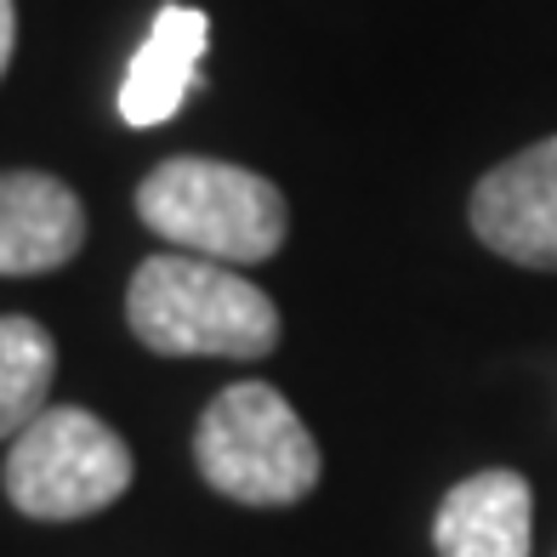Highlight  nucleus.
<instances>
[{"instance_id":"8","label":"nucleus","mask_w":557,"mask_h":557,"mask_svg":"<svg viewBox=\"0 0 557 557\" xmlns=\"http://www.w3.org/2000/svg\"><path fill=\"white\" fill-rule=\"evenodd\" d=\"M529 518H535L529 484L495 467L444 495L433 541L438 557H529Z\"/></svg>"},{"instance_id":"6","label":"nucleus","mask_w":557,"mask_h":557,"mask_svg":"<svg viewBox=\"0 0 557 557\" xmlns=\"http://www.w3.org/2000/svg\"><path fill=\"white\" fill-rule=\"evenodd\" d=\"M86 245L81 194L52 171H0V273H52Z\"/></svg>"},{"instance_id":"5","label":"nucleus","mask_w":557,"mask_h":557,"mask_svg":"<svg viewBox=\"0 0 557 557\" xmlns=\"http://www.w3.org/2000/svg\"><path fill=\"white\" fill-rule=\"evenodd\" d=\"M472 234L518 268H557V137L512 154L472 188Z\"/></svg>"},{"instance_id":"4","label":"nucleus","mask_w":557,"mask_h":557,"mask_svg":"<svg viewBox=\"0 0 557 557\" xmlns=\"http://www.w3.org/2000/svg\"><path fill=\"white\" fill-rule=\"evenodd\" d=\"M132 490V449L81 404H46L7 455V495L23 518L69 523Z\"/></svg>"},{"instance_id":"7","label":"nucleus","mask_w":557,"mask_h":557,"mask_svg":"<svg viewBox=\"0 0 557 557\" xmlns=\"http://www.w3.org/2000/svg\"><path fill=\"white\" fill-rule=\"evenodd\" d=\"M206 40H211V23L194 7H165L154 17V29H148V40L137 46V58L120 81L125 125L148 132V125H165L188 103V91L199 81V58H206Z\"/></svg>"},{"instance_id":"3","label":"nucleus","mask_w":557,"mask_h":557,"mask_svg":"<svg viewBox=\"0 0 557 557\" xmlns=\"http://www.w3.org/2000/svg\"><path fill=\"white\" fill-rule=\"evenodd\" d=\"M194 461L216 495L245 506H290L319 484V444L268 382H234L206 404Z\"/></svg>"},{"instance_id":"1","label":"nucleus","mask_w":557,"mask_h":557,"mask_svg":"<svg viewBox=\"0 0 557 557\" xmlns=\"http://www.w3.org/2000/svg\"><path fill=\"white\" fill-rule=\"evenodd\" d=\"M143 347L171 359H262L278 342V308L262 285L206 257H148L125 296Z\"/></svg>"},{"instance_id":"2","label":"nucleus","mask_w":557,"mask_h":557,"mask_svg":"<svg viewBox=\"0 0 557 557\" xmlns=\"http://www.w3.org/2000/svg\"><path fill=\"white\" fill-rule=\"evenodd\" d=\"M137 216L154 234L183 250V257H206V262H268L285 245V194L268 176L227 165V160H165L143 176L137 188Z\"/></svg>"},{"instance_id":"9","label":"nucleus","mask_w":557,"mask_h":557,"mask_svg":"<svg viewBox=\"0 0 557 557\" xmlns=\"http://www.w3.org/2000/svg\"><path fill=\"white\" fill-rule=\"evenodd\" d=\"M58 375V342L46 324L7 313L0 319V438H17L52 393Z\"/></svg>"},{"instance_id":"10","label":"nucleus","mask_w":557,"mask_h":557,"mask_svg":"<svg viewBox=\"0 0 557 557\" xmlns=\"http://www.w3.org/2000/svg\"><path fill=\"white\" fill-rule=\"evenodd\" d=\"M12 40H17V12H12V0H0V74L12 63Z\"/></svg>"}]
</instances>
